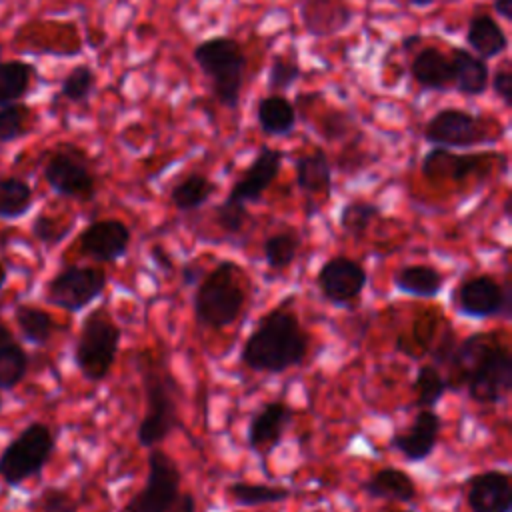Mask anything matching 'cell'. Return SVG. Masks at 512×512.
<instances>
[{
	"label": "cell",
	"mask_w": 512,
	"mask_h": 512,
	"mask_svg": "<svg viewBox=\"0 0 512 512\" xmlns=\"http://www.w3.org/2000/svg\"><path fill=\"white\" fill-rule=\"evenodd\" d=\"M410 78L422 88L432 92H448L454 88L450 58L434 48L422 46L410 62Z\"/></svg>",
	"instance_id": "603a6c76"
},
{
	"label": "cell",
	"mask_w": 512,
	"mask_h": 512,
	"mask_svg": "<svg viewBox=\"0 0 512 512\" xmlns=\"http://www.w3.org/2000/svg\"><path fill=\"white\" fill-rule=\"evenodd\" d=\"M284 152L272 146H262L244 174L232 184L226 200L238 204H256L262 200L266 190L278 178L282 168Z\"/></svg>",
	"instance_id": "2e32d148"
},
{
	"label": "cell",
	"mask_w": 512,
	"mask_h": 512,
	"mask_svg": "<svg viewBox=\"0 0 512 512\" xmlns=\"http://www.w3.org/2000/svg\"><path fill=\"white\" fill-rule=\"evenodd\" d=\"M448 392L444 374L434 364H422L412 380V394L416 408H436Z\"/></svg>",
	"instance_id": "8d00e7d4"
},
{
	"label": "cell",
	"mask_w": 512,
	"mask_h": 512,
	"mask_svg": "<svg viewBox=\"0 0 512 512\" xmlns=\"http://www.w3.org/2000/svg\"><path fill=\"white\" fill-rule=\"evenodd\" d=\"M96 88V74L88 64L74 66L60 82V96L72 104H84Z\"/></svg>",
	"instance_id": "ab89813d"
},
{
	"label": "cell",
	"mask_w": 512,
	"mask_h": 512,
	"mask_svg": "<svg viewBox=\"0 0 512 512\" xmlns=\"http://www.w3.org/2000/svg\"><path fill=\"white\" fill-rule=\"evenodd\" d=\"M292 300L268 310L248 334L240 360L252 372L282 374L300 366L310 350V334L290 308Z\"/></svg>",
	"instance_id": "6da1fadb"
},
{
	"label": "cell",
	"mask_w": 512,
	"mask_h": 512,
	"mask_svg": "<svg viewBox=\"0 0 512 512\" xmlns=\"http://www.w3.org/2000/svg\"><path fill=\"white\" fill-rule=\"evenodd\" d=\"M204 274H206V270L200 262H186L180 270V278H182L184 286H196Z\"/></svg>",
	"instance_id": "7dc6e473"
},
{
	"label": "cell",
	"mask_w": 512,
	"mask_h": 512,
	"mask_svg": "<svg viewBox=\"0 0 512 512\" xmlns=\"http://www.w3.org/2000/svg\"><path fill=\"white\" fill-rule=\"evenodd\" d=\"M256 120L268 136H288L298 122V110L284 94H266L256 104Z\"/></svg>",
	"instance_id": "f1b7e54d"
},
{
	"label": "cell",
	"mask_w": 512,
	"mask_h": 512,
	"mask_svg": "<svg viewBox=\"0 0 512 512\" xmlns=\"http://www.w3.org/2000/svg\"><path fill=\"white\" fill-rule=\"evenodd\" d=\"M8 240H10V230H6V228H0V250H2V248H6Z\"/></svg>",
	"instance_id": "db71d44e"
},
{
	"label": "cell",
	"mask_w": 512,
	"mask_h": 512,
	"mask_svg": "<svg viewBox=\"0 0 512 512\" xmlns=\"http://www.w3.org/2000/svg\"><path fill=\"white\" fill-rule=\"evenodd\" d=\"M38 72L24 60H0V106L22 102Z\"/></svg>",
	"instance_id": "f546056e"
},
{
	"label": "cell",
	"mask_w": 512,
	"mask_h": 512,
	"mask_svg": "<svg viewBox=\"0 0 512 512\" xmlns=\"http://www.w3.org/2000/svg\"><path fill=\"white\" fill-rule=\"evenodd\" d=\"M450 66L454 78V90L462 96L474 98L482 96L488 90L490 82V68L484 58L476 56L468 48L454 46L450 52Z\"/></svg>",
	"instance_id": "d4e9b609"
},
{
	"label": "cell",
	"mask_w": 512,
	"mask_h": 512,
	"mask_svg": "<svg viewBox=\"0 0 512 512\" xmlns=\"http://www.w3.org/2000/svg\"><path fill=\"white\" fill-rule=\"evenodd\" d=\"M300 76H302L300 64L288 54H278L272 58L266 86L270 94H284L288 88H292L300 80Z\"/></svg>",
	"instance_id": "60d3db41"
},
{
	"label": "cell",
	"mask_w": 512,
	"mask_h": 512,
	"mask_svg": "<svg viewBox=\"0 0 512 512\" xmlns=\"http://www.w3.org/2000/svg\"><path fill=\"white\" fill-rule=\"evenodd\" d=\"M72 228H74V220L64 222V220H60L56 216H50V214H38L30 224L32 236L48 248L60 244L72 232Z\"/></svg>",
	"instance_id": "7bdbcfd3"
},
{
	"label": "cell",
	"mask_w": 512,
	"mask_h": 512,
	"mask_svg": "<svg viewBox=\"0 0 512 512\" xmlns=\"http://www.w3.org/2000/svg\"><path fill=\"white\" fill-rule=\"evenodd\" d=\"M490 156L494 154H454L448 148L432 146L422 158V174L430 182H462L472 174L488 172L492 168Z\"/></svg>",
	"instance_id": "ac0fdd59"
},
{
	"label": "cell",
	"mask_w": 512,
	"mask_h": 512,
	"mask_svg": "<svg viewBox=\"0 0 512 512\" xmlns=\"http://www.w3.org/2000/svg\"><path fill=\"white\" fill-rule=\"evenodd\" d=\"M182 488L178 462L160 448H150L144 486L126 500L120 512H170Z\"/></svg>",
	"instance_id": "ba28073f"
},
{
	"label": "cell",
	"mask_w": 512,
	"mask_h": 512,
	"mask_svg": "<svg viewBox=\"0 0 512 512\" xmlns=\"http://www.w3.org/2000/svg\"><path fill=\"white\" fill-rule=\"evenodd\" d=\"M382 216V208L370 200L354 198L348 200L338 214V224L342 232H346L352 238H362L368 228Z\"/></svg>",
	"instance_id": "d590c367"
},
{
	"label": "cell",
	"mask_w": 512,
	"mask_h": 512,
	"mask_svg": "<svg viewBox=\"0 0 512 512\" xmlns=\"http://www.w3.org/2000/svg\"><path fill=\"white\" fill-rule=\"evenodd\" d=\"M502 340L498 332L488 330V332H474L470 336H466L464 340L456 342V346L452 348L444 368V380H446V388L448 392H460L468 380V376L472 374V370L476 368V364L486 356V352L498 342Z\"/></svg>",
	"instance_id": "d6986e66"
},
{
	"label": "cell",
	"mask_w": 512,
	"mask_h": 512,
	"mask_svg": "<svg viewBox=\"0 0 512 512\" xmlns=\"http://www.w3.org/2000/svg\"><path fill=\"white\" fill-rule=\"evenodd\" d=\"M314 284L326 302L338 308H348L366 288L368 272L350 256H330L316 272Z\"/></svg>",
	"instance_id": "4fadbf2b"
},
{
	"label": "cell",
	"mask_w": 512,
	"mask_h": 512,
	"mask_svg": "<svg viewBox=\"0 0 512 512\" xmlns=\"http://www.w3.org/2000/svg\"><path fill=\"white\" fill-rule=\"evenodd\" d=\"M492 126L464 108H440L424 126V140L438 148H470L494 144L504 132H488Z\"/></svg>",
	"instance_id": "9c48e42d"
},
{
	"label": "cell",
	"mask_w": 512,
	"mask_h": 512,
	"mask_svg": "<svg viewBox=\"0 0 512 512\" xmlns=\"http://www.w3.org/2000/svg\"><path fill=\"white\" fill-rule=\"evenodd\" d=\"M292 422V408L280 400H272L262 404L258 412H254L248 420L246 442L252 452H270L274 450Z\"/></svg>",
	"instance_id": "ffe728a7"
},
{
	"label": "cell",
	"mask_w": 512,
	"mask_h": 512,
	"mask_svg": "<svg viewBox=\"0 0 512 512\" xmlns=\"http://www.w3.org/2000/svg\"><path fill=\"white\" fill-rule=\"evenodd\" d=\"M456 308L464 318H508L512 310L510 282H498L492 274H476L460 282L456 288Z\"/></svg>",
	"instance_id": "7c38bea8"
},
{
	"label": "cell",
	"mask_w": 512,
	"mask_h": 512,
	"mask_svg": "<svg viewBox=\"0 0 512 512\" xmlns=\"http://www.w3.org/2000/svg\"><path fill=\"white\" fill-rule=\"evenodd\" d=\"M106 284L108 274L104 268L70 264L48 280L44 298L48 304L74 314L82 312L102 296Z\"/></svg>",
	"instance_id": "30bf717a"
},
{
	"label": "cell",
	"mask_w": 512,
	"mask_h": 512,
	"mask_svg": "<svg viewBox=\"0 0 512 512\" xmlns=\"http://www.w3.org/2000/svg\"><path fill=\"white\" fill-rule=\"evenodd\" d=\"M392 512H414V510H406V508H404V510H392Z\"/></svg>",
	"instance_id": "9f6ffc18"
},
{
	"label": "cell",
	"mask_w": 512,
	"mask_h": 512,
	"mask_svg": "<svg viewBox=\"0 0 512 512\" xmlns=\"http://www.w3.org/2000/svg\"><path fill=\"white\" fill-rule=\"evenodd\" d=\"M214 220L224 234L240 236L246 232V226L252 222V216H250L246 204L230 202L224 198V202H220L214 208Z\"/></svg>",
	"instance_id": "b9f144b4"
},
{
	"label": "cell",
	"mask_w": 512,
	"mask_h": 512,
	"mask_svg": "<svg viewBox=\"0 0 512 512\" xmlns=\"http://www.w3.org/2000/svg\"><path fill=\"white\" fill-rule=\"evenodd\" d=\"M120 340L122 330L104 306L84 316L74 344V364L84 380H106L116 362Z\"/></svg>",
	"instance_id": "5b68a950"
},
{
	"label": "cell",
	"mask_w": 512,
	"mask_h": 512,
	"mask_svg": "<svg viewBox=\"0 0 512 512\" xmlns=\"http://www.w3.org/2000/svg\"><path fill=\"white\" fill-rule=\"evenodd\" d=\"M492 8L502 20H512V0H494Z\"/></svg>",
	"instance_id": "681fc988"
},
{
	"label": "cell",
	"mask_w": 512,
	"mask_h": 512,
	"mask_svg": "<svg viewBox=\"0 0 512 512\" xmlns=\"http://www.w3.org/2000/svg\"><path fill=\"white\" fill-rule=\"evenodd\" d=\"M28 352L16 342L10 340L0 346V390H14L28 374Z\"/></svg>",
	"instance_id": "74e56055"
},
{
	"label": "cell",
	"mask_w": 512,
	"mask_h": 512,
	"mask_svg": "<svg viewBox=\"0 0 512 512\" xmlns=\"http://www.w3.org/2000/svg\"><path fill=\"white\" fill-rule=\"evenodd\" d=\"M192 58L202 74L210 80L216 102L234 110L240 104V92L248 66V58L240 42L230 36L206 38L194 46Z\"/></svg>",
	"instance_id": "277c9868"
},
{
	"label": "cell",
	"mask_w": 512,
	"mask_h": 512,
	"mask_svg": "<svg viewBox=\"0 0 512 512\" xmlns=\"http://www.w3.org/2000/svg\"><path fill=\"white\" fill-rule=\"evenodd\" d=\"M34 204L32 186L18 176H0V220H18Z\"/></svg>",
	"instance_id": "d6a6232c"
},
{
	"label": "cell",
	"mask_w": 512,
	"mask_h": 512,
	"mask_svg": "<svg viewBox=\"0 0 512 512\" xmlns=\"http://www.w3.org/2000/svg\"><path fill=\"white\" fill-rule=\"evenodd\" d=\"M132 242L130 228L118 218L90 222L78 236L80 254L100 264H112L128 254Z\"/></svg>",
	"instance_id": "9a60e30c"
},
{
	"label": "cell",
	"mask_w": 512,
	"mask_h": 512,
	"mask_svg": "<svg viewBox=\"0 0 512 512\" xmlns=\"http://www.w3.org/2000/svg\"><path fill=\"white\" fill-rule=\"evenodd\" d=\"M392 284L406 296L434 300L444 288V276L430 264H406L394 272Z\"/></svg>",
	"instance_id": "83f0119b"
},
{
	"label": "cell",
	"mask_w": 512,
	"mask_h": 512,
	"mask_svg": "<svg viewBox=\"0 0 512 512\" xmlns=\"http://www.w3.org/2000/svg\"><path fill=\"white\" fill-rule=\"evenodd\" d=\"M34 114L24 102L0 106V144H8L24 138L32 132Z\"/></svg>",
	"instance_id": "f35d334b"
},
{
	"label": "cell",
	"mask_w": 512,
	"mask_h": 512,
	"mask_svg": "<svg viewBox=\"0 0 512 512\" xmlns=\"http://www.w3.org/2000/svg\"><path fill=\"white\" fill-rule=\"evenodd\" d=\"M466 44L476 56L490 60L508 48L504 28L490 14H474L466 26Z\"/></svg>",
	"instance_id": "4316f807"
},
{
	"label": "cell",
	"mask_w": 512,
	"mask_h": 512,
	"mask_svg": "<svg viewBox=\"0 0 512 512\" xmlns=\"http://www.w3.org/2000/svg\"><path fill=\"white\" fill-rule=\"evenodd\" d=\"M300 244H302V238L294 230H280L276 234H270L262 244L266 266L276 272L290 268L298 256Z\"/></svg>",
	"instance_id": "e575fe53"
},
{
	"label": "cell",
	"mask_w": 512,
	"mask_h": 512,
	"mask_svg": "<svg viewBox=\"0 0 512 512\" xmlns=\"http://www.w3.org/2000/svg\"><path fill=\"white\" fill-rule=\"evenodd\" d=\"M300 20L310 36H334L346 30L354 12L346 0H302Z\"/></svg>",
	"instance_id": "7402d4cb"
},
{
	"label": "cell",
	"mask_w": 512,
	"mask_h": 512,
	"mask_svg": "<svg viewBox=\"0 0 512 512\" xmlns=\"http://www.w3.org/2000/svg\"><path fill=\"white\" fill-rule=\"evenodd\" d=\"M296 186L304 194V216L312 218L320 212V206L330 200L334 188L332 162L322 148H314L296 158L294 162Z\"/></svg>",
	"instance_id": "5bb4252c"
},
{
	"label": "cell",
	"mask_w": 512,
	"mask_h": 512,
	"mask_svg": "<svg viewBox=\"0 0 512 512\" xmlns=\"http://www.w3.org/2000/svg\"><path fill=\"white\" fill-rule=\"evenodd\" d=\"M228 494L234 500V504L244 508L264 506V504H278L290 498V490L284 486L274 484H262V482H232L228 484Z\"/></svg>",
	"instance_id": "836d02e7"
},
{
	"label": "cell",
	"mask_w": 512,
	"mask_h": 512,
	"mask_svg": "<svg viewBox=\"0 0 512 512\" xmlns=\"http://www.w3.org/2000/svg\"><path fill=\"white\" fill-rule=\"evenodd\" d=\"M360 490L372 500H386V502H400V504H408L418 496L414 478L398 466L378 468L368 480L360 484Z\"/></svg>",
	"instance_id": "cb8c5ba5"
},
{
	"label": "cell",
	"mask_w": 512,
	"mask_h": 512,
	"mask_svg": "<svg viewBox=\"0 0 512 512\" xmlns=\"http://www.w3.org/2000/svg\"><path fill=\"white\" fill-rule=\"evenodd\" d=\"M14 322L22 338L34 346H46L58 330L52 314L32 304H18L14 308Z\"/></svg>",
	"instance_id": "4dcf8cb0"
},
{
	"label": "cell",
	"mask_w": 512,
	"mask_h": 512,
	"mask_svg": "<svg viewBox=\"0 0 512 512\" xmlns=\"http://www.w3.org/2000/svg\"><path fill=\"white\" fill-rule=\"evenodd\" d=\"M170 512H198L196 496L192 492H180V496L176 498Z\"/></svg>",
	"instance_id": "c3c4849f"
},
{
	"label": "cell",
	"mask_w": 512,
	"mask_h": 512,
	"mask_svg": "<svg viewBox=\"0 0 512 512\" xmlns=\"http://www.w3.org/2000/svg\"><path fill=\"white\" fill-rule=\"evenodd\" d=\"M56 448L54 432L44 422H30L0 452V478L6 486H20L38 476L50 462Z\"/></svg>",
	"instance_id": "8992f818"
},
{
	"label": "cell",
	"mask_w": 512,
	"mask_h": 512,
	"mask_svg": "<svg viewBox=\"0 0 512 512\" xmlns=\"http://www.w3.org/2000/svg\"><path fill=\"white\" fill-rule=\"evenodd\" d=\"M446 322L444 314L440 310H422L408 332H402L396 338V350L410 356V358H420L424 354H430L434 344L438 342L436 330ZM444 332V330H442Z\"/></svg>",
	"instance_id": "484cf974"
},
{
	"label": "cell",
	"mask_w": 512,
	"mask_h": 512,
	"mask_svg": "<svg viewBox=\"0 0 512 512\" xmlns=\"http://www.w3.org/2000/svg\"><path fill=\"white\" fill-rule=\"evenodd\" d=\"M352 122L354 116H350L344 110H328L322 118V122L318 124V132L326 138V140H342L344 136H348L352 132Z\"/></svg>",
	"instance_id": "f6af8a7d"
},
{
	"label": "cell",
	"mask_w": 512,
	"mask_h": 512,
	"mask_svg": "<svg viewBox=\"0 0 512 512\" xmlns=\"http://www.w3.org/2000/svg\"><path fill=\"white\" fill-rule=\"evenodd\" d=\"M248 296L246 274L234 260H220L196 284L192 298L194 320L202 328L222 330L234 324Z\"/></svg>",
	"instance_id": "3957f363"
},
{
	"label": "cell",
	"mask_w": 512,
	"mask_h": 512,
	"mask_svg": "<svg viewBox=\"0 0 512 512\" xmlns=\"http://www.w3.org/2000/svg\"><path fill=\"white\" fill-rule=\"evenodd\" d=\"M42 176L52 192L62 198L90 202L96 196V176L90 160L74 144H62L46 158Z\"/></svg>",
	"instance_id": "52a82bcc"
},
{
	"label": "cell",
	"mask_w": 512,
	"mask_h": 512,
	"mask_svg": "<svg viewBox=\"0 0 512 512\" xmlns=\"http://www.w3.org/2000/svg\"><path fill=\"white\" fill-rule=\"evenodd\" d=\"M464 386L470 400L480 406H496L508 398L512 390V354L504 340H498L486 352Z\"/></svg>",
	"instance_id": "8fae6325"
},
{
	"label": "cell",
	"mask_w": 512,
	"mask_h": 512,
	"mask_svg": "<svg viewBox=\"0 0 512 512\" xmlns=\"http://www.w3.org/2000/svg\"><path fill=\"white\" fill-rule=\"evenodd\" d=\"M488 86H492L494 94L502 100L506 108H512V72L508 66L498 68L494 74H490Z\"/></svg>",
	"instance_id": "bcb514c9"
},
{
	"label": "cell",
	"mask_w": 512,
	"mask_h": 512,
	"mask_svg": "<svg viewBox=\"0 0 512 512\" xmlns=\"http://www.w3.org/2000/svg\"><path fill=\"white\" fill-rule=\"evenodd\" d=\"M32 506L38 512H78L76 498L68 490L58 486L44 488L32 502Z\"/></svg>",
	"instance_id": "ee69618b"
},
{
	"label": "cell",
	"mask_w": 512,
	"mask_h": 512,
	"mask_svg": "<svg viewBox=\"0 0 512 512\" xmlns=\"http://www.w3.org/2000/svg\"><path fill=\"white\" fill-rule=\"evenodd\" d=\"M6 286V268H4V264L0 262V290Z\"/></svg>",
	"instance_id": "11a10c76"
},
{
	"label": "cell",
	"mask_w": 512,
	"mask_h": 512,
	"mask_svg": "<svg viewBox=\"0 0 512 512\" xmlns=\"http://www.w3.org/2000/svg\"><path fill=\"white\" fill-rule=\"evenodd\" d=\"M10 340H14V334H12V330L8 328V324H4V322L0 320V346L6 344V342H10Z\"/></svg>",
	"instance_id": "816d5d0a"
},
{
	"label": "cell",
	"mask_w": 512,
	"mask_h": 512,
	"mask_svg": "<svg viewBox=\"0 0 512 512\" xmlns=\"http://www.w3.org/2000/svg\"><path fill=\"white\" fill-rule=\"evenodd\" d=\"M442 430V418L434 408H420L408 430L396 432L390 446L406 462H424L436 448Z\"/></svg>",
	"instance_id": "e0dca14e"
},
{
	"label": "cell",
	"mask_w": 512,
	"mask_h": 512,
	"mask_svg": "<svg viewBox=\"0 0 512 512\" xmlns=\"http://www.w3.org/2000/svg\"><path fill=\"white\" fill-rule=\"evenodd\" d=\"M420 40H422L420 34H410V36H406V38L402 40V48H404L406 52H410L414 46L420 44Z\"/></svg>",
	"instance_id": "f907efd6"
},
{
	"label": "cell",
	"mask_w": 512,
	"mask_h": 512,
	"mask_svg": "<svg viewBox=\"0 0 512 512\" xmlns=\"http://www.w3.org/2000/svg\"><path fill=\"white\" fill-rule=\"evenodd\" d=\"M136 368L146 398V412L136 428V440L142 448H154L180 424V384L172 376L166 358L152 350H144L136 356Z\"/></svg>",
	"instance_id": "7a4b0ae2"
},
{
	"label": "cell",
	"mask_w": 512,
	"mask_h": 512,
	"mask_svg": "<svg viewBox=\"0 0 512 512\" xmlns=\"http://www.w3.org/2000/svg\"><path fill=\"white\" fill-rule=\"evenodd\" d=\"M214 192H216V184L208 176L200 172H192L184 180L172 186L170 202L178 212H194L202 208L212 198Z\"/></svg>",
	"instance_id": "1f68e13d"
},
{
	"label": "cell",
	"mask_w": 512,
	"mask_h": 512,
	"mask_svg": "<svg viewBox=\"0 0 512 512\" xmlns=\"http://www.w3.org/2000/svg\"><path fill=\"white\" fill-rule=\"evenodd\" d=\"M466 504L470 512H510L512 480L508 472L484 470L468 480Z\"/></svg>",
	"instance_id": "44dd1931"
},
{
	"label": "cell",
	"mask_w": 512,
	"mask_h": 512,
	"mask_svg": "<svg viewBox=\"0 0 512 512\" xmlns=\"http://www.w3.org/2000/svg\"><path fill=\"white\" fill-rule=\"evenodd\" d=\"M406 2L414 8H428V6L434 4V0H406Z\"/></svg>",
	"instance_id": "f5cc1de1"
}]
</instances>
